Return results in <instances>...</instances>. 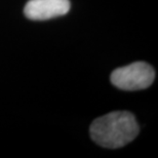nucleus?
I'll list each match as a JSON object with an SVG mask.
<instances>
[{
  "instance_id": "obj_1",
  "label": "nucleus",
  "mask_w": 158,
  "mask_h": 158,
  "mask_svg": "<svg viewBox=\"0 0 158 158\" xmlns=\"http://www.w3.org/2000/svg\"><path fill=\"white\" fill-rule=\"evenodd\" d=\"M137 119L131 112L116 111L94 120L90 137L101 147L117 149L134 141L139 135Z\"/></svg>"
},
{
  "instance_id": "obj_2",
  "label": "nucleus",
  "mask_w": 158,
  "mask_h": 158,
  "mask_svg": "<svg viewBox=\"0 0 158 158\" xmlns=\"http://www.w3.org/2000/svg\"><path fill=\"white\" fill-rule=\"evenodd\" d=\"M155 78V71L145 62H135L116 69L111 74V82L123 90H140L149 87Z\"/></svg>"
},
{
  "instance_id": "obj_3",
  "label": "nucleus",
  "mask_w": 158,
  "mask_h": 158,
  "mask_svg": "<svg viewBox=\"0 0 158 158\" xmlns=\"http://www.w3.org/2000/svg\"><path fill=\"white\" fill-rule=\"evenodd\" d=\"M70 6L69 0H29L24 12L30 20L44 21L66 15Z\"/></svg>"
}]
</instances>
